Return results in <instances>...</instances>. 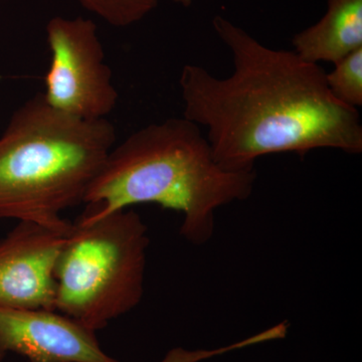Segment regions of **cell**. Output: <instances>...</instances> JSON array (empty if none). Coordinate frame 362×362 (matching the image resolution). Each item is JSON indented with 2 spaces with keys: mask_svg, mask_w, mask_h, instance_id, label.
Returning a JSON list of instances; mask_svg holds the SVG:
<instances>
[{
  "mask_svg": "<svg viewBox=\"0 0 362 362\" xmlns=\"http://www.w3.org/2000/svg\"><path fill=\"white\" fill-rule=\"evenodd\" d=\"M213 26L232 52V75L216 78L188 64L180 86L183 117L206 128L221 168L252 171L268 154L304 156L321 148L361 153L358 109L331 94L322 66L266 47L223 16H214Z\"/></svg>",
  "mask_w": 362,
  "mask_h": 362,
  "instance_id": "6da1fadb",
  "label": "cell"
},
{
  "mask_svg": "<svg viewBox=\"0 0 362 362\" xmlns=\"http://www.w3.org/2000/svg\"><path fill=\"white\" fill-rule=\"evenodd\" d=\"M256 171L225 170L199 126L182 118L150 124L111 150L86 194L84 216L99 218L135 204L182 214L180 235L201 246L211 239L218 207L247 199Z\"/></svg>",
  "mask_w": 362,
  "mask_h": 362,
  "instance_id": "7a4b0ae2",
  "label": "cell"
},
{
  "mask_svg": "<svg viewBox=\"0 0 362 362\" xmlns=\"http://www.w3.org/2000/svg\"><path fill=\"white\" fill-rule=\"evenodd\" d=\"M116 139L107 118L66 115L42 95L28 100L0 135V218L70 235L62 214L84 204Z\"/></svg>",
  "mask_w": 362,
  "mask_h": 362,
  "instance_id": "3957f363",
  "label": "cell"
},
{
  "mask_svg": "<svg viewBox=\"0 0 362 362\" xmlns=\"http://www.w3.org/2000/svg\"><path fill=\"white\" fill-rule=\"evenodd\" d=\"M147 226L126 209L99 218L82 216L56 266V311L97 332L141 302Z\"/></svg>",
  "mask_w": 362,
  "mask_h": 362,
  "instance_id": "277c9868",
  "label": "cell"
},
{
  "mask_svg": "<svg viewBox=\"0 0 362 362\" xmlns=\"http://www.w3.org/2000/svg\"><path fill=\"white\" fill-rule=\"evenodd\" d=\"M45 32L51 52L42 94L45 102L76 118H106L119 96L94 21L56 16Z\"/></svg>",
  "mask_w": 362,
  "mask_h": 362,
  "instance_id": "5b68a950",
  "label": "cell"
},
{
  "mask_svg": "<svg viewBox=\"0 0 362 362\" xmlns=\"http://www.w3.org/2000/svg\"><path fill=\"white\" fill-rule=\"evenodd\" d=\"M69 235L30 221L0 240V307L56 311V266Z\"/></svg>",
  "mask_w": 362,
  "mask_h": 362,
  "instance_id": "8992f818",
  "label": "cell"
},
{
  "mask_svg": "<svg viewBox=\"0 0 362 362\" xmlns=\"http://www.w3.org/2000/svg\"><path fill=\"white\" fill-rule=\"evenodd\" d=\"M8 352L28 362H119L102 349L96 332L45 309L0 307V362Z\"/></svg>",
  "mask_w": 362,
  "mask_h": 362,
  "instance_id": "52a82bcc",
  "label": "cell"
},
{
  "mask_svg": "<svg viewBox=\"0 0 362 362\" xmlns=\"http://www.w3.org/2000/svg\"><path fill=\"white\" fill-rule=\"evenodd\" d=\"M295 52L309 63L338 61L362 47V0H327L315 25L293 37Z\"/></svg>",
  "mask_w": 362,
  "mask_h": 362,
  "instance_id": "ba28073f",
  "label": "cell"
},
{
  "mask_svg": "<svg viewBox=\"0 0 362 362\" xmlns=\"http://www.w3.org/2000/svg\"><path fill=\"white\" fill-rule=\"evenodd\" d=\"M326 83L338 101L358 108L362 105V47L347 54L326 73Z\"/></svg>",
  "mask_w": 362,
  "mask_h": 362,
  "instance_id": "9c48e42d",
  "label": "cell"
},
{
  "mask_svg": "<svg viewBox=\"0 0 362 362\" xmlns=\"http://www.w3.org/2000/svg\"><path fill=\"white\" fill-rule=\"evenodd\" d=\"M85 9L96 14L109 25L124 28L134 25L148 16L158 0H77Z\"/></svg>",
  "mask_w": 362,
  "mask_h": 362,
  "instance_id": "30bf717a",
  "label": "cell"
},
{
  "mask_svg": "<svg viewBox=\"0 0 362 362\" xmlns=\"http://www.w3.org/2000/svg\"><path fill=\"white\" fill-rule=\"evenodd\" d=\"M218 354H220V350L218 349L187 350L177 347V349H171L160 362H199L218 356Z\"/></svg>",
  "mask_w": 362,
  "mask_h": 362,
  "instance_id": "8fae6325",
  "label": "cell"
},
{
  "mask_svg": "<svg viewBox=\"0 0 362 362\" xmlns=\"http://www.w3.org/2000/svg\"><path fill=\"white\" fill-rule=\"evenodd\" d=\"M171 1L175 2V4H180L185 7H189L195 1V0H171Z\"/></svg>",
  "mask_w": 362,
  "mask_h": 362,
  "instance_id": "7c38bea8",
  "label": "cell"
}]
</instances>
